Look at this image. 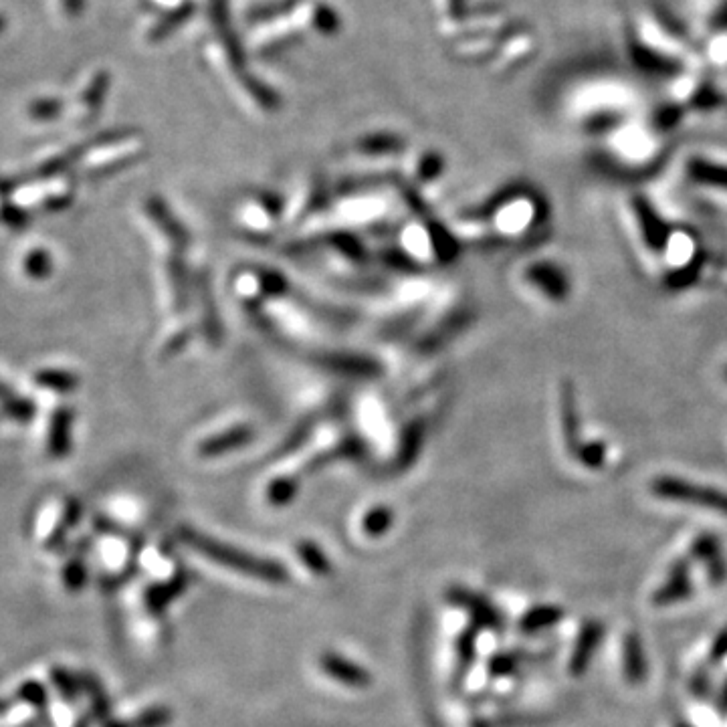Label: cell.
I'll return each mask as SVG.
<instances>
[{
  "mask_svg": "<svg viewBox=\"0 0 727 727\" xmlns=\"http://www.w3.org/2000/svg\"><path fill=\"white\" fill-rule=\"evenodd\" d=\"M693 556H697L699 560H703L707 564L709 576L715 582H721L727 574L723 556H721V548L719 542L713 536H701L695 544H693Z\"/></svg>",
  "mask_w": 727,
  "mask_h": 727,
  "instance_id": "cell-18",
  "label": "cell"
},
{
  "mask_svg": "<svg viewBox=\"0 0 727 727\" xmlns=\"http://www.w3.org/2000/svg\"><path fill=\"white\" fill-rule=\"evenodd\" d=\"M255 439V427L247 421H231L200 435L192 445V455L200 461L223 459L245 449Z\"/></svg>",
  "mask_w": 727,
  "mask_h": 727,
  "instance_id": "cell-8",
  "label": "cell"
},
{
  "mask_svg": "<svg viewBox=\"0 0 727 727\" xmlns=\"http://www.w3.org/2000/svg\"><path fill=\"white\" fill-rule=\"evenodd\" d=\"M320 667L332 679H336L338 683H344L348 687L362 689V687H368L372 683V677L364 667H360V665H356V663H352V661H348V659H344V657H340L336 653H326L320 659Z\"/></svg>",
  "mask_w": 727,
  "mask_h": 727,
  "instance_id": "cell-14",
  "label": "cell"
},
{
  "mask_svg": "<svg viewBox=\"0 0 727 727\" xmlns=\"http://www.w3.org/2000/svg\"><path fill=\"white\" fill-rule=\"evenodd\" d=\"M59 582H61L63 590H67L71 594L85 588V584H87V566H85V560H83L81 552H77L75 556H69L61 564Z\"/></svg>",
  "mask_w": 727,
  "mask_h": 727,
  "instance_id": "cell-22",
  "label": "cell"
},
{
  "mask_svg": "<svg viewBox=\"0 0 727 727\" xmlns=\"http://www.w3.org/2000/svg\"><path fill=\"white\" fill-rule=\"evenodd\" d=\"M170 719H172L170 709L156 707V709H150V711L130 719V721H114V723H108L106 727H164Z\"/></svg>",
  "mask_w": 727,
  "mask_h": 727,
  "instance_id": "cell-27",
  "label": "cell"
},
{
  "mask_svg": "<svg viewBox=\"0 0 727 727\" xmlns=\"http://www.w3.org/2000/svg\"><path fill=\"white\" fill-rule=\"evenodd\" d=\"M160 301L168 318L184 316L190 301L192 277L184 263V253H162L158 263Z\"/></svg>",
  "mask_w": 727,
  "mask_h": 727,
  "instance_id": "cell-5",
  "label": "cell"
},
{
  "mask_svg": "<svg viewBox=\"0 0 727 727\" xmlns=\"http://www.w3.org/2000/svg\"><path fill=\"white\" fill-rule=\"evenodd\" d=\"M61 112V103L55 99H37L31 101L27 108V116L35 122H51L59 116Z\"/></svg>",
  "mask_w": 727,
  "mask_h": 727,
  "instance_id": "cell-30",
  "label": "cell"
},
{
  "mask_svg": "<svg viewBox=\"0 0 727 727\" xmlns=\"http://www.w3.org/2000/svg\"><path fill=\"white\" fill-rule=\"evenodd\" d=\"M457 249L455 233L435 221L417 219L402 227L400 251L410 263H449L457 255Z\"/></svg>",
  "mask_w": 727,
  "mask_h": 727,
  "instance_id": "cell-2",
  "label": "cell"
},
{
  "mask_svg": "<svg viewBox=\"0 0 727 727\" xmlns=\"http://www.w3.org/2000/svg\"><path fill=\"white\" fill-rule=\"evenodd\" d=\"M338 221L346 227L376 225L386 217L384 202L380 198H358L348 200L340 211H336Z\"/></svg>",
  "mask_w": 727,
  "mask_h": 727,
  "instance_id": "cell-12",
  "label": "cell"
},
{
  "mask_svg": "<svg viewBox=\"0 0 727 727\" xmlns=\"http://www.w3.org/2000/svg\"><path fill=\"white\" fill-rule=\"evenodd\" d=\"M560 616H562V614H560V610H556V608H538V610L530 612V614L524 618L522 625H524V629H526L528 633H534V631H540V629H544V627L554 625V622H556Z\"/></svg>",
  "mask_w": 727,
  "mask_h": 727,
  "instance_id": "cell-31",
  "label": "cell"
},
{
  "mask_svg": "<svg viewBox=\"0 0 727 727\" xmlns=\"http://www.w3.org/2000/svg\"><path fill=\"white\" fill-rule=\"evenodd\" d=\"M142 217L150 225L162 253H184L188 247V231L176 215L158 198H148L142 204Z\"/></svg>",
  "mask_w": 727,
  "mask_h": 727,
  "instance_id": "cell-10",
  "label": "cell"
},
{
  "mask_svg": "<svg viewBox=\"0 0 727 727\" xmlns=\"http://www.w3.org/2000/svg\"><path fill=\"white\" fill-rule=\"evenodd\" d=\"M31 213H27L19 204H0V221H3L13 231H25L31 223Z\"/></svg>",
  "mask_w": 727,
  "mask_h": 727,
  "instance_id": "cell-28",
  "label": "cell"
},
{
  "mask_svg": "<svg viewBox=\"0 0 727 727\" xmlns=\"http://www.w3.org/2000/svg\"><path fill=\"white\" fill-rule=\"evenodd\" d=\"M651 493L665 501L727 513V491H721L717 487H707L703 483L689 481L685 477L659 475L651 481Z\"/></svg>",
  "mask_w": 727,
  "mask_h": 727,
  "instance_id": "cell-4",
  "label": "cell"
},
{
  "mask_svg": "<svg viewBox=\"0 0 727 727\" xmlns=\"http://www.w3.org/2000/svg\"><path fill=\"white\" fill-rule=\"evenodd\" d=\"M0 419H3V414H0Z\"/></svg>",
  "mask_w": 727,
  "mask_h": 727,
  "instance_id": "cell-37",
  "label": "cell"
},
{
  "mask_svg": "<svg viewBox=\"0 0 727 727\" xmlns=\"http://www.w3.org/2000/svg\"><path fill=\"white\" fill-rule=\"evenodd\" d=\"M13 396H15V392L11 390V386L0 380V402H5L9 398H13Z\"/></svg>",
  "mask_w": 727,
  "mask_h": 727,
  "instance_id": "cell-35",
  "label": "cell"
},
{
  "mask_svg": "<svg viewBox=\"0 0 727 727\" xmlns=\"http://www.w3.org/2000/svg\"><path fill=\"white\" fill-rule=\"evenodd\" d=\"M239 229L251 239H271L275 231L285 225V209L281 202L269 194L251 196L237 211Z\"/></svg>",
  "mask_w": 727,
  "mask_h": 727,
  "instance_id": "cell-6",
  "label": "cell"
},
{
  "mask_svg": "<svg viewBox=\"0 0 727 727\" xmlns=\"http://www.w3.org/2000/svg\"><path fill=\"white\" fill-rule=\"evenodd\" d=\"M23 269L29 279L33 281H45L53 273V257L47 249H33L27 253L23 261Z\"/></svg>",
  "mask_w": 727,
  "mask_h": 727,
  "instance_id": "cell-24",
  "label": "cell"
},
{
  "mask_svg": "<svg viewBox=\"0 0 727 727\" xmlns=\"http://www.w3.org/2000/svg\"><path fill=\"white\" fill-rule=\"evenodd\" d=\"M297 491H299V477L293 471L279 473L267 481L265 501L271 507H285V505L293 503Z\"/></svg>",
  "mask_w": 727,
  "mask_h": 727,
  "instance_id": "cell-16",
  "label": "cell"
},
{
  "mask_svg": "<svg viewBox=\"0 0 727 727\" xmlns=\"http://www.w3.org/2000/svg\"><path fill=\"white\" fill-rule=\"evenodd\" d=\"M449 598L453 602L461 604L463 608H467L473 614V618L479 622V625H485V627H491V629L499 627V622H501L499 614L485 598H481V596H477L473 592H467L463 588H453L449 592Z\"/></svg>",
  "mask_w": 727,
  "mask_h": 727,
  "instance_id": "cell-15",
  "label": "cell"
},
{
  "mask_svg": "<svg viewBox=\"0 0 727 727\" xmlns=\"http://www.w3.org/2000/svg\"><path fill=\"white\" fill-rule=\"evenodd\" d=\"M627 673L629 677H633V681H639L643 671H645V665H643V655H641V645L635 637H629L627 639Z\"/></svg>",
  "mask_w": 727,
  "mask_h": 727,
  "instance_id": "cell-32",
  "label": "cell"
},
{
  "mask_svg": "<svg viewBox=\"0 0 727 727\" xmlns=\"http://www.w3.org/2000/svg\"><path fill=\"white\" fill-rule=\"evenodd\" d=\"M73 202V194L69 192V190H59V192H51L45 200H43V204H41V209L45 211V213H61V211H65L67 209V206Z\"/></svg>",
  "mask_w": 727,
  "mask_h": 727,
  "instance_id": "cell-33",
  "label": "cell"
},
{
  "mask_svg": "<svg viewBox=\"0 0 727 727\" xmlns=\"http://www.w3.org/2000/svg\"><path fill=\"white\" fill-rule=\"evenodd\" d=\"M192 336H194V324L186 322L184 316L170 318V322L162 330V336H160L158 346H156L158 360L168 362V360L176 358L190 344Z\"/></svg>",
  "mask_w": 727,
  "mask_h": 727,
  "instance_id": "cell-13",
  "label": "cell"
},
{
  "mask_svg": "<svg viewBox=\"0 0 727 727\" xmlns=\"http://www.w3.org/2000/svg\"><path fill=\"white\" fill-rule=\"evenodd\" d=\"M473 653H475V633H473V629H471V633H467V635L461 639V647H459V659H461V667H463V669H465L467 665H471Z\"/></svg>",
  "mask_w": 727,
  "mask_h": 727,
  "instance_id": "cell-34",
  "label": "cell"
},
{
  "mask_svg": "<svg viewBox=\"0 0 727 727\" xmlns=\"http://www.w3.org/2000/svg\"><path fill=\"white\" fill-rule=\"evenodd\" d=\"M691 592V584H689V574H687V564H675V568L669 574L667 584L655 594V602L657 604H671L677 600H683L685 596H689Z\"/></svg>",
  "mask_w": 727,
  "mask_h": 727,
  "instance_id": "cell-19",
  "label": "cell"
},
{
  "mask_svg": "<svg viewBox=\"0 0 727 727\" xmlns=\"http://www.w3.org/2000/svg\"><path fill=\"white\" fill-rule=\"evenodd\" d=\"M297 556L305 564V568H309L311 572H316L320 576L332 572V564H330L328 556L314 542H301L297 546Z\"/></svg>",
  "mask_w": 727,
  "mask_h": 727,
  "instance_id": "cell-26",
  "label": "cell"
},
{
  "mask_svg": "<svg viewBox=\"0 0 727 727\" xmlns=\"http://www.w3.org/2000/svg\"><path fill=\"white\" fill-rule=\"evenodd\" d=\"M723 378H725V380H727V366H725V368H723Z\"/></svg>",
  "mask_w": 727,
  "mask_h": 727,
  "instance_id": "cell-36",
  "label": "cell"
},
{
  "mask_svg": "<svg viewBox=\"0 0 727 727\" xmlns=\"http://www.w3.org/2000/svg\"><path fill=\"white\" fill-rule=\"evenodd\" d=\"M0 414H3V417H7V419H11V421H15V423L27 425L37 417V404L31 398L15 394L13 398L3 402V410H0Z\"/></svg>",
  "mask_w": 727,
  "mask_h": 727,
  "instance_id": "cell-25",
  "label": "cell"
},
{
  "mask_svg": "<svg viewBox=\"0 0 727 727\" xmlns=\"http://www.w3.org/2000/svg\"><path fill=\"white\" fill-rule=\"evenodd\" d=\"M178 538L192 552L204 556L206 560H211L215 564H221L223 568H229L233 572H239V574H245L251 578H259V580H265L271 584H283L289 578L287 570L279 562L259 558V556H253L239 548H233L229 544L206 538L196 530L180 528Z\"/></svg>",
  "mask_w": 727,
  "mask_h": 727,
  "instance_id": "cell-1",
  "label": "cell"
},
{
  "mask_svg": "<svg viewBox=\"0 0 727 727\" xmlns=\"http://www.w3.org/2000/svg\"><path fill=\"white\" fill-rule=\"evenodd\" d=\"M233 289L239 301L247 309H253L255 314H261L267 303L283 297L287 281L277 271L255 267V269H243L235 277Z\"/></svg>",
  "mask_w": 727,
  "mask_h": 727,
  "instance_id": "cell-7",
  "label": "cell"
},
{
  "mask_svg": "<svg viewBox=\"0 0 727 727\" xmlns=\"http://www.w3.org/2000/svg\"><path fill=\"white\" fill-rule=\"evenodd\" d=\"M689 178L703 186L727 190V166L711 164L705 160H693L689 164Z\"/></svg>",
  "mask_w": 727,
  "mask_h": 727,
  "instance_id": "cell-23",
  "label": "cell"
},
{
  "mask_svg": "<svg viewBox=\"0 0 727 727\" xmlns=\"http://www.w3.org/2000/svg\"><path fill=\"white\" fill-rule=\"evenodd\" d=\"M184 588H186V578L182 574H176L168 582L154 584L146 590V606L152 612H162Z\"/></svg>",
  "mask_w": 727,
  "mask_h": 727,
  "instance_id": "cell-20",
  "label": "cell"
},
{
  "mask_svg": "<svg viewBox=\"0 0 727 727\" xmlns=\"http://www.w3.org/2000/svg\"><path fill=\"white\" fill-rule=\"evenodd\" d=\"M33 382L43 390H51V392H57V394H71V392H75L79 388L81 378L71 370L43 368L33 376Z\"/></svg>",
  "mask_w": 727,
  "mask_h": 727,
  "instance_id": "cell-17",
  "label": "cell"
},
{
  "mask_svg": "<svg viewBox=\"0 0 727 727\" xmlns=\"http://www.w3.org/2000/svg\"><path fill=\"white\" fill-rule=\"evenodd\" d=\"M362 532L368 538H382L394 526V511L388 505H374L362 515Z\"/></svg>",
  "mask_w": 727,
  "mask_h": 727,
  "instance_id": "cell-21",
  "label": "cell"
},
{
  "mask_svg": "<svg viewBox=\"0 0 727 727\" xmlns=\"http://www.w3.org/2000/svg\"><path fill=\"white\" fill-rule=\"evenodd\" d=\"M51 709V689L37 679L21 681L15 691L0 699V727H31Z\"/></svg>",
  "mask_w": 727,
  "mask_h": 727,
  "instance_id": "cell-3",
  "label": "cell"
},
{
  "mask_svg": "<svg viewBox=\"0 0 727 727\" xmlns=\"http://www.w3.org/2000/svg\"><path fill=\"white\" fill-rule=\"evenodd\" d=\"M598 639H600V627L590 625V627L584 629L582 639L578 643V651L574 655V671H582L586 667V661H588V657H590V653H592Z\"/></svg>",
  "mask_w": 727,
  "mask_h": 727,
  "instance_id": "cell-29",
  "label": "cell"
},
{
  "mask_svg": "<svg viewBox=\"0 0 727 727\" xmlns=\"http://www.w3.org/2000/svg\"><path fill=\"white\" fill-rule=\"evenodd\" d=\"M73 421L75 414L69 406H59L49 421L47 431V455L55 461H63L71 453L73 445Z\"/></svg>",
  "mask_w": 727,
  "mask_h": 727,
  "instance_id": "cell-11",
  "label": "cell"
},
{
  "mask_svg": "<svg viewBox=\"0 0 727 727\" xmlns=\"http://www.w3.org/2000/svg\"><path fill=\"white\" fill-rule=\"evenodd\" d=\"M522 279L532 289V293L548 303L560 305L568 301L572 293V281L568 271L560 263L550 259L532 261L530 265H526V269L522 271Z\"/></svg>",
  "mask_w": 727,
  "mask_h": 727,
  "instance_id": "cell-9",
  "label": "cell"
}]
</instances>
